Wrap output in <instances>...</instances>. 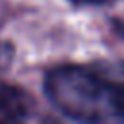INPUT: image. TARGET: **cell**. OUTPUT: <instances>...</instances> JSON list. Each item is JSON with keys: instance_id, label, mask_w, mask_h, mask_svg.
<instances>
[{"instance_id": "obj_1", "label": "cell", "mask_w": 124, "mask_h": 124, "mask_svg": "<svg viewBox=\"0 0 124 124\" xmlns=\"http://www.w3.org/2000/svg\"><path fill=\"white\" fill-rule=\"evenodd\" d=\"M45 95L64 116L79 122H124V79L105 62L64 64L45 78Z\"/></svg>"}, {"instance_id": "obj_2", "label": "cell", "mask_w": 124, "mask_h": 124, "mask_svg": "<svg viewBox=\"0 0 124 124\" xmlns=\"http://www.w3.org/2000/svg\"><path fill=\"white\" fill-rule=\"evenodd\" d=\"M35 110V99L29 91L0 79V116L4 120H23Z\"/></svg>"}, {"instance_id": "obj_3", "label": "cell", "mask_w": 124, "mask_h": 124, "mask_svg": "<svg viewBox=\"0 0 124 124\" xmlns=\"http://www.w3.org/2000/svg\"><path fill=\"white\" fill-rule=\"evenodd\" d=\"M74 4H85V6H99V4H110L114 0H70Z\"/></svg>"}]
</instances>
